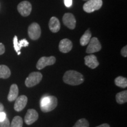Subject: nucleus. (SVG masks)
<instances>
[{
  "instance_id": "obj_15",
  "label": "nucleus",
  "mask_w": 127,
  "mask_h": 127,
  "mask_svg": "<svg viewBox=\"0 0 127 127\" xmlns=\"http://www.w3.org/2000/svg\"><path fill=\"white\" fill-rule=\"evenodd\" d=\"M18 95V86L15 84H12L10 87V90L8 95V100L9 101H13L17 99Z\"/></svg>"
},
{
  "instance_id": "obj_18",
  "label": "nucleus",
  "mask_w": 127,
  "mask_h": 127,
  "mask_svg": "<svg viewBox=\"0 0 127 127\" xmlns=\"http://www.w3.org/2000/svg\"><path fill=\"white\" fill-rule=\"evenodd\" d=\"M116 101L118 104H123L127 102V91H123L116 95Z\"/></svg>"
},
{
  "instance_id": "obj_25",
  "label": "nucleus",
  "mask_w": 127,
  "mask_h": 127,
  "mask_svg": "<svg viewBox=\"0 0 127 127\" xmlns=\"http://www.w3.org/2000/svg\"><path fill=\"white\" fill-rule=\"evenodd\" d=\"M6 118H7V115H6L5 112H4V111L0 112V123L4 121Z\"/></svg>"
},
{
  "instance_id": "obj_22",
  "label": "nucleus",
  "mask_w": 127,
  "mask_h": 127,
  "mask_svg": "<svg viewBox=\"0 0 127 127\" xmlns=\"http://www.w3.org/2000/svg\"><path fill=\"white\" fill-rule=\"evenodd\" d=\"M13 44H14V48L15 49V51L17 52L18 55L21 54L20 50L21 49L20 48L18 45V38H17V36H14V39H13Z\"/></svg>"
},
{
  "instance_id": "obj_21",
  "label": "nucleus",
  "mask_w": 127,
  "mask_h": 127,
  "mask_svg": "<svg viewBox=\"0 0 127 127\" xmlns=\"http://www.w3.org/2000/svg\"><path fill=\"white\" fill-rule=\"evenodd\" d=\"M73 127H89V123L86 119L82 118L77 121Z\"/></svg>"
},
{
  "instance_id": "obj_13",
  "label": "nucleus",
  "mask_w": 127,
  "mask_h": 127,
  "mask_svg": "<svg viewBox=\"0 0 127 127\" xmlns=\"http://www.w3.org/2000/svg\"><path fill=\"white\" fill-rule=\"evenodd\" d=\"M84 60H85V64L91 69H95L99 65V62L98 61L97 58L94 55H87L85 57Z\"/></svg>"
},
{
  "instance_id": "obj_11",
  "label": "nucleus",
  "mask_w": 127,
  "mask_h": 127,
  "mask_svg": "<svg viewBox=\"0 0 127 127\" xmlns=\"http://www.w3.org/2000/svg\"><path fill=\"white\" fill-rule=\"evenodd\" d=\"M27 101L28 98L25 95H21L17 97L14 104V109L17 112L21 111L26 107Z\"/></svg>"
},
{
  "instance_id": "obj_5",
  "label": "nucleus",
  "mask_w": 127,
  "mask_h": 127,
  "mask_svg": "<svg viewBox=\"0 0 127 127\" xmlns=\"http://www.w3.org/2000/svg\"><path fill=\"white\" fill-rule=\"evenodd\" d=\"M29 37L32 40H36L40 37L41 30L38 24L34 23L30 25L28 29Z\"/></svg>"
},
{
  "instance_id": "obj_6",
  "label": "nucleus",
  "mask_w": 127,
  "mask_h": 127,
  "mask_svg": "<svg viewBox=\"0 0 127 127\" xmlns=\"http://www.w3.org/2000/svg\"><path fill=\"white\" fill-rule=\"evenodd\" d=\"M56 61V58L54 56H51L49 57H42L39 59L36 63V67L38 69L41 70L43 69L45 66L52 65L54 64Z\"/></svg>"
},
{
  "instance_id": "obj_1",
  "label": "nucleus",
  "mask_w": 127,
  "mask_h": 127,
  "mask_svg": "<svg viewBox=\"0 0 127 127\" xmlns=\"http://www.w3.org/2000/svg\"><path fill=\"white\" fill-rule=\"evenodd\" d=\"M63 81L68 85H78L83 83L84 79L81 73L74 70H69L64 75Z\"/></svg>"
},
{
  "instance_id": "obj_29",
  "label": "nucleus",
  "mask_w": 127,
  "mask_h": 127,
  "mask_svg": "<svg viewBox=\"0 0 127 127\" xmlns=\"http://www.w3.org/2000/svg\"><path fill=\"white\" fill-rule=\"evenodd\" d=\"M96 127H110V126H109V125L108 124H101L99 125V126Z\"/></svg>"
},
{
  "instance_id": "obj_26",
  "label": "nucleus",
  "mask_w": 127,
  "mask_h": 127,
  "mask_svg": "<svg viewBox=\"0 0 127 127\" xmlns=\"http://www.w3.org/2000/svg\"><path fill=\"white\" fill-rule=\"evenodd\" d=\"M121 55H123L124 57H127V46L125 45V47H124L121 50Z\"/></svg>"
},
{
  "instance_id": "obj_23",
  "label": "nucleus",
  "mask_w": 127,
  "mask_h": 127,
  "mask_svg": "<svg viewBox=\"0 0 127 127\" xmlns=\"http://www.w3.org/2000/svg\"><path fill=\"white\" fill-rule=\"evenodd\" d=\"M28 45H29V42L26 39H23L20 41H18V45L20 49H21L22 47H28Z\"/></svg>"
},
{
  "instance_id": "obj_14",
  "label": "nucleus",
  "mask_w": 127,
  "mask_h": 127,
  "mask_svg": "<svg viewBox=\"0 0 127 127\" xmlns=\"http://www.w3.org/2000/svg\"><path fill=\"white\" fill-rule=\"evenodd\" d=\"M48 25L50 31L54 33H56L59 31L61 27L59 20L55 17H52L51 18Z\"/></svg>"
},
{
  "instance_id": "obj_19",
  "label": "nucleus",
  "mask_w": 127,
  "mask_h": 127,
  "mask_svg": "<svg viewBox=\"0 0 127 127\" xmlns=\"http://www.w3.org/2000/svg\"><path fill=\"white\" fill-rule=\"evenodd\" d=\"M115 84L117 86L125 88L127 87V79L121 76L118 77L115 79Z\"/></svg>"
},
{
  "instance_id": "obj_27",
  "label": "nucleus",
  "mask_w": 127,
  "mask_h": 127,
  "mask_svg": "<svg viewBox=\"0 0 127 127\" xmlns=\"http://www.w3.org/2000/svg\"><path fill=\"white\" fill-rule=\"evenodd\" d=\"M64 4L66 7H70L72 5V0H64Z\"/></svg>"
},
{
  "instance_id": "obj_7",
  "label": "nucleus",
  "mask_w": 127,
  "mask_h": 127,
  "mask_svg": "<svg viewBox=\"0 0 127 127\" xmlns=\"http://www.w3.org/2000/svg\"><path fill=\"white\" fill-rule=\"evenodd\" d=\"M86 50L87 54H93L101 50V45L97 38L93 37L90 40Z\"/></svg>"
},
{
  "instance_id": "obj_24",
  "label": "nucleus",
  "mask_w": 127,
  "mask_h": 127,
  "mask_svg": "<svg viewBox=\"0 0 127 127\" xmlns=\"http://www.w3.org/2000/svg\"><path fill=\"white\" fill-rule=\"evenodd\" d=\"M0 127H10V122L7 118L4 121L0 123Z\"/></svg>"
},
{
  "instance_id": "obj_16",
  "label": "nucleus",
  "mask_w": 127,
  "mask_h": 127,
  "mask_svg": "<svg viewBox=\"0 0 127 127\" xmlns=\"http://www.w3.org/2000/svg\"><path fill=\"white\" fill-rule=\"evenodd\" d=\"M11 71L7 66L0 65V78L7 79L10 77Z\"/></svg>"
},
{
  "instance_id": "obj_30",
  "label": "nucleus",
  "mask_w": 127,
  "mask_h": 127,
  "mask_svg": "<svg viewBox=\"0 0 127 127\" xmlns=\"http://www.w3.org/2000/svg\"><path fill=\"white\" fill-rule=\"evenodd\" d=\"M4 105H3L2 104H1V102H0V112H2V111H4Z\"/></svg>"
},
{
  "instance_id": "obj_8",
  "label": "nucleus",
  "mask_w": 127,
  "mask_h": 127,
  "mask_svg": "<svg viewBox=\"0 0 127 127\" xmlns=\"http://www.w3.org/2000/svg\"><path fill=\"white\" fill-rule=\"evenodd\" d=\"M19 13L23 17H27L31 14L32 11V5L31 3L27 1L21 2L17 7Z\"/></svg>"
},
{
  "instance_id": "obj_10",
  "label": "nucleus",
  "mask_w": 127,
  "mask_h": 127,
  "mask_svg": "<svg viewBox=\"0 0 127 127\" xmlns=\"http://www.w3.org/2000/svg\"><path fill=\"white\" fill-rule=\"evenodd\" d=\"M38 119V114L34 109H28L25 116V123L27 125H31Z\"/></svg>"
},
{
  "instance_id": "obj_17",
  "label": "nucleus",
  "mask_w": 127,
  "mask_h": 127,
  "mask_svg": "<svg viewBox=\"0 0 127 127\" xmlns=\"http://www.w3.org/2000/svg\"><path fill=\"white\" fill-rule=\"evenodd\" d=\"M91 39V32L90 30H87L82 35L80 39V44L82 46H85L89 43Z\"/></svg>"
},
{
  "instance_id": "obj_9",
  "label": "nucleus",
  "mask_w": 127,
  "mask_h": 127,
  "mask_svg": "<svg viewBox=\"0 0 127 127\" xmlns=\"http://www.w3.org/2000/svg\"><path fill=\"white\" fill-rule=\"evenodd\" d=\"M63 21L66 27L74 30L76 27V20L74 15L71 13H65L63 16Z\"/></svg>"
},
{
  "instance_id": "obj_2",
  "label": "nucleus",
  "mask_w": 127,
  "mask_h": 127,
  "mask_svg": "<svg viewBox=\"0 0 127 127\" xmlns=\"http://www.w3.org/2000/svg\"><path fill=\"white\" fill-rule=\"evenodd\" d=\"M58 105V99L55 96H45L40 101V108L44 112L54 110Z\"/></svg>"
},
{
  "instance_id": "obj_12",
  "label": "nucleus",
  "mask_w": 127,
  "mask_h": 127,
  "mask_svg": "<svg viewBox=\"0 0 127 127\" xmlns=\"http://www.w3.org/2000/svg\"><path fill=\"white\" fill-rule=\"evenodd\" d=\"M72 48V43L69 39H62L59 44V50L63 53H68Z\"/></svg>"
},
{
  "instance_id": "obj_4",
  "label": "nucleus",
  "mask_w": 127,
  "mask_h": 127,
  "mask_svg": "<svg viewBox=\"0 0 127 127\" xmlns=\"http://www.w3.org/2000/svg\"><path fill=\"white\" fill-rule=\"evenodd\" d=\"M102 5V0H88L83 6L84 11L87 13H91L95 11L98 10Z\"/></svg>"
},
{
  "instance_id": "obj_20",
  "label": "nucleus",
  "mask_w": 127,
  "mask_h": 127,
  "mask_svg": "<svg viewBox=\"0 0 127 127\" xmlns=\"http://www.w3.org/2000/svg\"><path fill=\"white\" fill-rule=\"evenodd\" d=\"M23 120L20 116H16L12 120L10 127H23Z\"/></svg>"
},
{
  "instance_id": "obj_3",
  "label": "nucleus",
  "mask_w": 127,
  "mask_h": 127,
  "mask_svg": "<svg viewBox=\"0 0 127 127\" xmlns=\"http://www.w3.org/2000/svg\"><path fill=\"white\" fill-rule=\"evenodd\" d=\"M42 75L39 72H33L30 73L25 81V84L28 88L32 87L38 84L42 80Z\"/></svg>"
},
{
  "instance_id": "obj_28",
  "label": "nucleus",
  "mask_w": 127,
  "mask_h": 127,
  "mask_svg": "<svg viewBox=\"0 0 127 127\" xmlns=\"http://www.w3.org/2000/svg\"><path fill=\"white\" fill-rule=\"evenodd\" d=\"M5 47L4 44L0 42V55H2L5 52Z\"/></svg>"
},
{
  "instance_id": "obj_31",
  "label": "nucleus",
  "mask_w": 127,
  "mask_h": 127,
  "mask_svg": "<svg viewBox=\"0 0 127 127\" xmlns=\"http://www.w3.org/2000/svg\"><path fill=\"white\" fill-rule=\"evenodd\" d=\"M84 1H88V0H84Z\"/></svg>"
}]
</instances>
